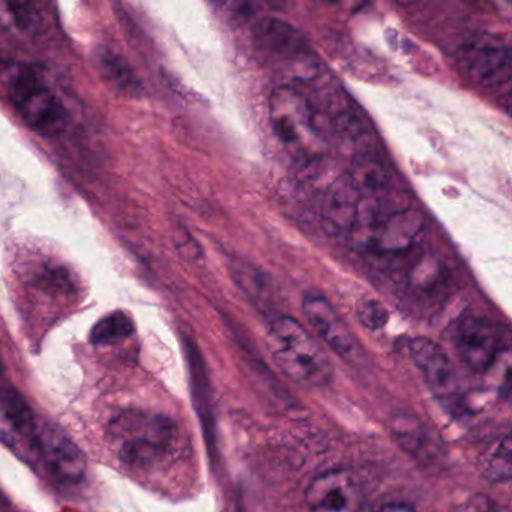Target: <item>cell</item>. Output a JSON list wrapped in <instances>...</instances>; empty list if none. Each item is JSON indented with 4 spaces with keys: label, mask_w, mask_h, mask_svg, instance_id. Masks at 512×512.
Wrapping results in <instances>:
<instances>
[{
    "label": "cell",
    "mask_w": 512,
    "mask_h": 512,
    "mask_svg": "<svg viewBox=\"0 0 512 512\" xmlns=\"http://www.w3.org/2000/svg\"><path fill=\"white\" fill-rule=\"evenodd\" d=\"M505 107L506 110H508L509 116L512 118V91L509 92L508 97H506Z\"/></svg>",
    "instance_id": "cb8c5ba5"
},
{
    "label": "cell",
    "mask_w": 512,
    "mask_h": 512,
    "mask_svg": "<svg viewBox=\"0 0 512 512\" xmlns=\"http://www.w3.org/2000/svg\"><path fill=\"white\" fill-rule=\"evenodd\" d=\"M38 454L43 457L50 473L61 482H79L86 472L82 449L56 427H44L38 436Z\"/></svg>",
    "instance_id": "ba28073f"
},
{
    "label": "cell",
    "mask_w": 512,
    "mask_h": 512,
    "mask_svg": "<svg viewBox=\"0 0 512 512\" xmlns=\"http://www.w3.org/2000/svg\"><path fill=\"white\" fill-rule=\"evenodd\" d=\"M268 349L280 370L299 385L320 388L332 379V365L310 332L293 317H278L268 332Z\"/></svg>",
    "instance_id": "277c9868"
},
{
    "label": "cell",
    "mask_w": 512,
    "mask_h": 512,
    "mask_svg": "<svg viewBox=\"0 0 512 512\" xmlns=\"http://www.w3.org/2000/svg\"><path fill=\"white\" fill-rule=\"evenodd\" d=\"M361 196V191L347 173L332 182L322 203V221L326 232L341 235L355 227L361 211Z\"/></svg>",
    "instance_id": "8fae6325"
},
{
    "label": "cell",
    "mask_w": 512,
    "mask_h": 512,
    "mask_svg": "<svg viewBox=\"0 0 512 512\" xmlns=\"http://www.w3.org/2000/svg\"><path fill=\"white\" fill-rule=\"evenodd\" d=\"M424 230L425 220L421 212L416 209L394 212L377 229L374 247L380 253H404L421 239Z\"/></svg>",
    "instance_id": "4fadbf2b"
},
{
    "label": "cell",
    "mask_w": 512,
    "mask_h": 512,
    "mask_svg": "<svg viewBox=\"0 0 512 512\" xmlns=\"http://www.w3.org/2000/svg\"><path fill=\"white\" fill-rule=\"evenodd\" d=\"M356 316L361 325L370 331H379V329L385 328L389 322V311L386 310L382 302L376 301V299H364L359 302Z\"/></svg>",
    "instance_id": "ffe728a7"
},
{
    "label": "cell",
    "mask_w": 512,
    "mask_h": 512,
    "mask_svg": "<svg viewBox=\"0 0 512 512\" xmlns=\"http://www.w3.org/2000/svg\"><path fill=\"white\" fill-rule=\"evenodd\" d=\"M410 356L437 397H454L458 385L457 374L454 365L439 344L430 338H415L410 343Z\"/></svg>",
    "instance_id": "30bf717a"
},
{
    "label": "cell",
    "mask_w": 512,
    "mask_h": 512,
    "mask_svg": "<svg viewBox=\"0 0 512 512\" xmlns=\"http://www.w3.org/2000/svg\"><path fill=\"white\" fill-rule=\"evenodd\" d=\"M133 332V320L122 311H115V313L107 314L92 328L91 343L95 346L121 343Z\"/></svg>",
    "instance_id": "e0dca14e"
},
{
    "label": "cell",
    "mask_w": 512,
    "mask_h": 512,
    "mask_svg": "<svg viewBox=\"0 0 512 512\" xmlns=\"http://www.w3.org/2000/svg\"><path fill=\"white\" fill-rule=\"evenodd\" d=\"M4 89L26 125L46 136L64 130L68 113L61 97L43 73L32 65L13 62L4 68Z\"/></svg>",
    "instance_id": "7a4b0ae2"
},
{
    "label": "cell",
    "mask_w": 512,
    "mask_h": 512,
    "mask_svg": "<svg viewBox=\"0 0 512 512\" xmlns=\"http://www.w3.org/2000/svg\"><path fill=\"white\" fill-rule=\"evenodd\" d=\"M347 175L362 193H380L389 185V173L379 161L361 157L353 163Z\"/></svg>",
    "instance_id": "2e32d148"
},
{
    "label": "cell",
    "mask_w": 512,
    "mask_h": 512,
    "mask_svg": "<svg viewBox=\"0 0 512 512\" xmlns=\"http://www.w3.org/2000/svg\"><path fill=\"white\" fill-rule=\"evenodd\" d=\"M361 485L346 470H331L316 476L305 491L308 512H361Z\"/></svg>",
    "instance_id": "5b68a950"
},
{
    "label": "cell",
    "mask_w": 512,
    "mask_h": 512,
    "mask_svg": "<svg viewBox=\"0 0 512 512\" xmlns=\"http://www.w3.org/2000/svg\"><path fill=\"white\" fill-rule=\"evenodd\" d=\"M455 347L470 370L484 373L496 361L499 353V335L487 320L467 316L458 323Z\"/></svg>",
    "instance_id": "52a82bcc"
},
{
    "label": "cell",
    "mask_w": 512,
    "mask_h": 512,
    "mask_svg": "<svg viewBox=\"0 0 512 512\" xmlns=\"http://www.w3.org/2000/svg\"><path fill=\"white\" fill-rule=\"evenodd\" d=\"M269 121L287 154L301 164L322 158L326 136L323 122L310 98L295 86H277L269 97Z\"/></svg>",
    "instance_id": "6da1fadb"
},
{
    "label": "cell",
    "mask_w": 512,
    "mask_h": 512,
    "mask_svg": "<svg viewBox=\"0 0 512 512\" xmlns=\"http://www.w3.org/2000/svg\"><path fill=\"white\" fill-rule=\"evenodd\" d=\"M469 512H511L502 503H497L496 500L490 499L488 496L473 497L470 502Z\"/></svg>",
    "instance_id": "44dd1931"
},
{
    "label": "cell",
    "mask_w": 512,
    "mask_h": 512,
    "mask_svg": "<svg viewBox=\"0 0 512 512\" xmlns=\"http://www.w3.org/2000/svg\"><path fill=\"white\" fill-rule=\"evenodd\" d=\"M484 476L490 482H506L512 479V436L497 443L484 464Z\"/></svg>",
    "instance_id": "d6986e66"
},
{
    "label": "cell",
    "mask_w": 512,
    "mask_h": 512,
    "mask_svg": "<svg viewBox=\"0 0 512 512\" xmlns=\"http://www.w3.org/2000/svg\"><path fill=\"white\" fill-rule=\"evenodd\" d=\"M37 419L25 398L14 391L5 389L2 395V437L11 448L37 451L38 448Z\"/></svg>",
    "instance_id": "7c38bea8"
},
{
    "label": "cell",
    "mask_w": 512,
    "mask_h": 512,
    "mask_svg": "<svg viewBox=\"0 0 512 512\" xmlns=\"http://www.w3.org/2000/svg\"><path fill=\"white\" fill-rule=\"evenodd\" d=\"M392 436L407 452H421L428 443L424 425L413 416H395L391 422Z\"/></svg>",
    "instance_id": "ac0fdd59"
},
{
    "label": "cell",
    "mask_w": 512,
    "mask_h": 512,
    "mask_svg": "<svg viewBox=\"0 0 512 512\" xmlns=\"http://www.w3.org/2000/svg\"><path fill=\"white\" fill-rule=\"evenodd\" d=\"M254 40L260 50L280 61L281 65L308 52L301 35L281 20H260L254 29Z\"/></svg>",
    "instance_id": "5bb4252c"
},
{
    "label": "cell",
    "mask_w": 512,
    "mask_h": 512,
    "mask_svg": "<svg viewBox=\"0 0 512 512\" xmlns=\"http://www.w3.org/2000/svg\"><path fill=\"white\" fill-rule=\"evenodd\" d=\"M379 512H416L412 506L406 505V503H388V505L382 506Z\"/></svg>",
    "instance_id": "603a6c76"
},
{
    "label": "cell",
    "mask_w": 512,
    "mask_h": 512,
    "mask_svg": "<svg viewBox=\"0 0 512 512\" xmlns=\"http://www.w3.org/2000/svg\"><path fill=\"white\" fill-rule=\"evenodd\" d=\"M119 460L134 469H152L172 455L178 445V425L163 415L122 413L110 425Z\"/></svg>",
    "instance_id": "3957f363"
},
{
    "label": "cell",
    "mask_w": 512,
    "mask_h": 512,
    "mask_svg": "<svg viewBox=\"0 0 512 512\" xmlns=\"http://www.w3.org/2000/svg\"><path fill=\"white\" fill-rule=\"evenodd\" d=\"M305 319L310 323L320 340L341 358H349L355 352L356 341L340 314L329 304L328 299L310 295L302 302Z\"/></svg>",
    "instance_id": "9c48e42d"
},
{
    "label": "cell",
    "mask_w": 512,
    "mask_h": 512,
    "mask_svg": "<svg viewBox=\"0 0 512 512\" xmlns=\"http://www.w3.org/2000/svg\"><path fill=\"white\" fill-rule=\"evenodd\" d=\"M511 64V47L499 35H478L458 53V67L476 83L496 82Z\"/></svg>",
    "instance_id": "8992f818"
},
{
    "label": "cell",
    "mask_w": 512,
    "mask_h": 512,
    "mask_svg": "<svg viewBox=\"0 0 512 512\" xmlns=\"http://www.w3.org/2000/svg\"><path fill=\"white\" fill-rule=\"evenodd\" d=\"M98 70L103 74L109 85L124 94H136L140 89V83L134 77L133 71L122 61L119 56L110 50H100L97 55Z\"/></svg>",
    "instance_id": "9a60e30c"
},
{
    "label": "cell",
    "mask_w": 512,
    "mask_h": 512,
    "mask_svg": "<svg viewBox=\"0 0 512 512\" xmlns=\"http://www.w3.org/2000/svg\"><path fill=\"white\" fill-rule=\"evenodd\" d=\"M11 8V16H14L16 22L19 23L22 28H28V26H34L35 23V11H32V4H8Z\"/></svg>",
    "instance_id": "7402d4cb"
}]
</instances>
